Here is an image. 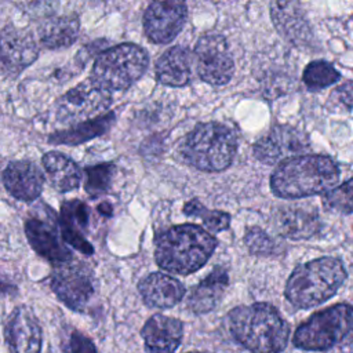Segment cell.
Instances as JSON below:
<instances>
[{"instance_id":"26","label":"cell","mask_w":353,"mask_h":353,"mask_svg":"<svg viewBox=\"0 0 353 353\" xmlns=\"http://www.w3.org/2000/svg\"><path fill=\"white\" fill-rule=\"evenodd\" d=\"M113 123H114V114L106 113V114L85 120L83 123H79L77 125L69 130L58 131L50 135L48 141L57 145H79L98 135L105 134L112 127Z\"/></svg>"},{"instance_id":"8","label":"cell","mask_w":353,"mask_h":353,"mask_svg":"<svg viewBox=\"0 0 353 353\" xmlns=\"http://www.w3.org/2000/svg\"><path fill=\"white\" fill-rule=\"evenodd\" d=\"M110 105V92L92 79L69 90L57 103V114L65 121H85L98 117Z\"/></svg>"},{"instance_id":"24","label":"cell","mask_w":353,"mask_h":353,"mask_svg":"<svg viewBox=\"0 0 353 353\" xmlns=\"http://www.w3.org/2000/svg\"><path fill=\"white\" fill-rule=\"evenodd\" d=\"M43 164L52 186L59 192H69L79 186L81 172L77 164L58 152H48L43 156Z\"/></svg>"},{"instance_id":"7","label":"cell","mask_w":353,"mask_h":353,"mask_svg":"<svg viewBox=\"0 0 353 353\" xmlns=\"http://www.w3.org/2000/svg\"><path fill=\"white\" fill-rule=\"evenodd\" d=\"M352 321L353 307L350 305L330 306L302 323L294 332L292 342L305 350H327L343 339Z\"/></svg>"},{"instance_id":"1","label":"cell","mask_w":353,"mask_h":353,"mask_svg":"<svg viewBox=\"0 0 353 353\" xmlns=\"http://www.w3.org/2000/svg\"><path fill=\"white\" fill-rule=\"evenodd\" d=\"M339 179V168L331 157L299 154L290 157L270 176L273 193L283 199H299L331 190Z\"/></svg>"},{"instance_id":"13","label":"cell","mask_w":353,"mask_h":353,"mask_svg":"<svg viewBox=\"0 0 353 353\" xmlns=\"http://www.w3.org/2000/svg\"><path fill=\"white\" fill-rule=\"evenodd\" d=\"M6 338L11 353H40L41 330L28 306L17 307L7 324Z\"/></svg>"},{"instance_id":"25","label":"cell","mask_w":353,"mask_h":353,"mask_svg":"<svg viewBox=\"0 0 353 353\" xmlns=\"http://www.w3.org/2000/svg\"><path fill=\"white\" fill-rule=\"evenodd\" d=\"M277 229L290 239H309L320 229V221L316 212L303 208H287L277 216Z\"/></svg>"},{"instance_id":"2","label":"cell","mask_w":353,"mask_h":353,"mask_svg":"<svg viewBox=\"0 0 353 353\" xmlns=\"http://www.w3.org/2000/svg\"><path fill=\"white\" fill-rule=\"evenodd\" d=\"M229 330L251 353H280L290 336L279 310L265 302L234 307L229 313Z\"/></svg>"},{"instance_id":"6","label":"cell","mask_w":353,"mask_h":353,"mask_svg":"<svg viewBox=\"0 0 353 353\" xmlns=\"http://www.w3.org/2000/svg\"><path fill=\"white\" fill-rule=\"evenodd\" d=\"M149 65L148 54L139 46L124 43L101 52L92 68V80L110 91L125 90L142 77Z\"/></svg>"},{"instance_id":"28","label":"cell","mask_w":353,"mask_h":353,"mask_svg":"<svg viewBox=\"0 0 353 353\" xmlns=\"http://www.w3.org/2000/svg\"><path fill=\"white\" fill-rule=\"evenodd\" d=\"M183 212L186 215H192V216H197L200 218L205 228L214 233L225 230L229 228L230 225V215L228 212L223 211H218V210H208L207 207H204L199 200L193 199L189 200L185 207H183Z\"/></svg>"},{"instance_id":"11","label":"cell","mask_w":353,"mask_h":353,"mask_svg":"<svg viewBox=\"0 0 353 353\" xmlns=\"http://www.w3.org/2000/svg\"><path fill=\"white\" fill-rule=\"evenodd\" d=\"M309 148L307 137L291 125H276L254 145V156L265 164H276L302 154Z\"/></svg>"},{"instance_id":"5","label":"cell","mask_w":353,"mask_h":353,"mask_svg":"<svg viewBox=\"0 0 353 353\" xmlns=\"http://www.w3.org/2000/svg\"><path fill=\"white\" fill-rule=\"evenodd\" d=\"M183 159L201 171L226 170L237 150L234 132L225 124L210 121L190 131L181 146Z\"/></svg>"},{"instance_id":"31","label":"cell","mask_w":353,"mask_h":353,"mask_svg":"<svg viewBox=\"0 0 353 353\" xmlns=\"http://www.w3.org/2000/svg\"><path fill=\"white\" fill-rule=\"evenodd\" d=\"M244 243L255 255H272L277 250L276 243L259 228H250L244 234Z\"/></svg>"},{"instance_id":"3","label":"cell","mask_w":353,"mask_h":353,"mask_svg":"<svg viewBox=\"0 0 353 353\" xmlns=\"http://www.w3.org/2000/svg\"><path fill=\"white\" fill-rule=\"evenodd\" d=\"M216 240L203 228L185 223L164 230L156 239L157 265L176 274L199 270L212 255Z\"/></svg>"},{"instance_id":"29","label":"cell","mask_w":353,"mask_h":353,"mask_svg":"<svg viewBox=\"0 0 353 353\" xmlns=\"http://www.w3.org/2000/svg\"><path fill=\"white\" fill-rule=\"evenodd\" d=\"M114 174V165L112 163L97 164L85 170V190L90 196L97 197L105 193L109 186L112 176Z\"/></svg>"},{"instance_id":"21","label":"cell","mask_w":353,"mask_h":353,"mask_svg":"<svg viewBox=\"0 0 353 353\" xmlns=\"http://www.w3.org/2000/svg\"><path fill=\"white\" fill-rule=\"evenodd\" d=\"M228 287V273L223 268H215L205 279H203L192 291L188 306L196 314L212 310L221 301Z\"/></svg>"},{"instance_id":"18","label":"cell","mask_w":353,"mask_h":353,"mask_svg":"<svg viewBox=\"0 0 353 353\" xmlns=\"http://www.w3.org/2000/svg\"><path fill=\"white\" fill-rule=\"evenodd\" d=\"M145 303L152 307L167 309L176 305L183 294V285L174 277L164 273H150L138 285Z\"/></svg>"},{"instance_id":"34","label":"cell","mask_w":353,"mask_h":353,"mask_svg":"<svg viewBox=\"0 0 353 353\" xmlns=\"http://www.w3.org/2000/svg\"><path fill=\"white\" fill-rule=\"evenodd\" d=\"M98 211H101L102 214L105 215H110L112 214V207L109 203H102L99 207H98Z\"/></svg>"},{"instance_id":"20","label":"cell","mask_w":353,"mask_h":353,"mask_svg":"<svg viewBox=\"0 0 353 353\" xmlns=\"http://www.w3.org/2000/svg\"><path fill=\"white\" fill-rule=\"evenodd\" d=\"M192 76V54L186 47L168 48L156 63V77L164 85L183 87Z\"/></svg>"},{"instance_id":"30","label":"cell","mask_w":353,"mask_h":353,"mask_svg":"<svg viewBox=\"0 0 353 353\" xmlns=\"http://www.w3.org/2000/svg\"><path fill=\"white\" fill-rule=\"evenodd\" d=\"M324 204L334 212H353V178L328 190L324 196Z\"/></svg>"},{"instance_id":"10","label":"cell","mask_w":353,"mask_h":353,"mask_svg":"<svg viewBox=\"0 0 353 353\" xmlns=\"http://www.w3.org/2000/svg\"><path fill=\"white\" fill-rule=\"evenodd\" d=\"M188 8L185 0H153L143 14V29L156 44L170 43L183 28Z\"/></svg>"},{"instance_id":"14","label":"cell","mask_w":353,"mask_h":353,"mask_svg":"<svg viewBox=\"0 0 353 353\" xmlns=\"http://www.w3.org/2000/svg\"><path fill=\"white\" fill-rule=\"evenodd\" d=\"M39 46L28 30L7 26L0 33V61L11 69H25L36 61Z\"/></svg>"},{"instance_id":"35","label":"cell","mask_w":353,"mask_h":353,"mask_svg":"<svg viewBox=\"0 0 353 353\" xmlns=\"http://www.w3.org/2000/svg\"><path fill=\"white\" fill-rule=\"evenodd\" d=\"M189 353H203V352H189Z\"/></svg>"},{"instance_id":"22","label":"cell","mask_w":353,"mask_h":353,"mask_svg":"<svg viewBox=\"0 0 353 353\" xmlns=\"http://www.w3.org/2000/svg\"><path fill=\"white\" fill-rule=\"evenodd\" d=\"M26 237L33 250L52 262H68L72 254L62 245L54 230L39 219H29L25 223Z\"/></svg>"},{"instance_id":"32","label":"cell","mask_w":353,"mask_h":353,"mask_svg":"<svg viewBox=\"0 0 353 353\" xmlns=\"http://www.w3.org/2000/svg\"><path fill=\"white\" fill-rule=\"evenodd\" d=\"M65 353H98L95 345L80 331H73L65 346Z\"/></svg>"},{"instance_id":"16","label":"cell","mask_w":353,"mask_h":353,"mask_svg":"<svg viewBox=\"0 0 353 353\" xmlns=\"http://www.w3.org/2000/svg\"><path fill=\"white\" fill-rule=\"evenodd\" d=\"M183 335V324L178 319L163 314L152 316L142 328L148 353H175Z\"/></svg>"},{"instance_id":"27","label":"cell","mask_w":353,"mask_h":353,"mask_svg":"<svg viewBox=\"0 0 353 353\" xmlns=\"http://www.w3.org/2000/svg\"><path fill=\"white\" fill-rule=\"evenodd\" d=\"M339 80V72L325 61H313L303 70V83L310 91H319Z\"/></svg>"},{"instance_id":"33","label":"cell","mask_w":353,"mask_h":353,"mask_svg":"<svg viewBox=\"0 0 353 353\" xmlns=\"http://www.w3.org/2000/svg\"><path fill=\"white\" fill-rule=\"evenodd\" d=\"M336 97L339 99V102L347 108L352 109L353 108V83L347 81L345 84H342L341 87H338L336 90Z\"/></svg>"},{"instance_id":"15","label":"cell","mask_w":353,"mask_h":353,"mask_svg":"<svg viewBox=\"0 0 353 353\" xmlns=\"http://www.w3.org/2000/svg\"><path fill=\"white\" fill-rule=\"evenodd\" d=\"M270 15L280 34L288 41L299 46L312 40L309 23L298 0H273Z\"/></svg>"},{"instance_id":"12","label":"cell","mask_w":353,"mask_h":353,"mask_svg":"<svg viewBox=\"0 0 353 353\" xmlns=\"http://www.w3.org/2000/svg\"><path fill=\"white\" fill-rule=\"evenodd\" d=\"M51 287L57 296L74 310H83L94 292L88 272L74 265L58 266L52 274Z\"/></svg>"},{"instance_id":"19","label":"cell","mask_w":353,"mask_h":353,"mask_svg":"<svg viewBox=\"0 0 353 353\" xmlns=\"http://www.w3.org/2000/svg\"><path fill=\"white\" fill-rule=\"evenodd\" d=\"M61 233L63 240L85 255L94 252L92 245L84 239L83 232L88 225V208L83 201L70 200L61 207Z\"/></svg>"},{"instance_id":"9","label":"cell","mask_w":353,"mask_h":353,"mask_svg":"<svg viewBox=\"0 0 353 353\" xmlns=\"http://www.w3.org/2000/svg\"><path fill=\"white\" fill-rule=\"evenodd\" d=\"M194 55L201 80L211 85H223L230 80L234 63L228 43L221 34L201 36L196 44Z\"/></svg>"},{"instance_id":"17","label":"cell","mask_w":353,"mask_h":353,"mask_svg":"<svg viewBox=\"0 0 353 353\" xmlns=\"http://www.w3.org/2000/svg\"><path fill=\"white\" fill-rule=\"evenodd\" d=\"M6 189L23 201L34 200L43 189L44 178L41 171L30 161H12L3 172Z\"/></svg>"},{"instance_id":"4","label":"cell","mask_w":353,"mask_h":353,"mask_svg":"<svg viewBox=\"0 0 353 353\" xmlns=\"http://www.w3.org/2000/svg\"><path fill=\"white\" fill-rule=\"evenodd\" d=\"M346 270L336 258H319L298 266L287 280L285 298L296 307L307 309L328 301L343 284Z\"/></svg>"},{"instance_id":"23","label":"cell","mask_w":353,"mask_h":353,"mask_svg":"<svg viewBox=\"0 0 353 353\" xmlns=\"http://www.w3.org/2000/svg\"><path fill=\"white\" fill-rule=\"evenodd\" d=\"M80 30L76 15H59L46 19L39 28V36L47 48H63L72 46Z\"/></svg>"}]
</instances>
